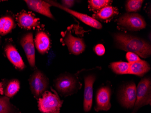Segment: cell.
<instances>
[{"mask_svg":"<svg viewBox=\"0 0 151 113\" xmlns=\"http://www.w3.org/2000/svg\"><path fill=\"white\" fill-rule=\"evenodd\" d=\"M20 82L17 79H3L0 82V94L7 97H13L19 91Z\"/></svg>","mask_w":151,"mask_h":113,"instance_id":"13","label":"cell"},{"mask_svg":"<svg viewBox=\"0 0 151 113\" xmlns=\"http://www.w3.org/2000/svg\"><path fill=\"white\" fill-rule=\"evenodd\" d=\"M61 5L65 8L70 9L74 5L75 1L73 0H63Z\"/></svg>","mask_w":151,"mask_h":113,"instance_id":"27","label":"cell"},{"mask_svg":"<svg viewBox=\"0 0 151 113\" xmlns=\"http://www.w3.org/2000/svg\"><path fill=\"white\" fill-rule=\"evenodd\" d=\"M54 86L59 94L62 96H71L80 89L81 84L76 77L71 74H63L54 81Z\"/></svg>","mask_w":151,"mask_h":113,"instance_id":"2","label":"cell"},{"mask_svg":"<svg viewBox=\"0 0 151 113\" xmlns=\"http://www.w3.org/2000/svg\"><path fill=\"white\" fill-rule=\"evenodd\" d=\"M5 51L8 60L17 68L22 70L25 68L22 58L13 45L7 44L5 47Z\"/></svg>","mask_w":151,"mask_h":113,"instance_id":"15","label":"cell"},{"mask_svg":"<svg viewBox=\"0 0 151 113\" xmlns=\"http://www.w3.org/2000/svg\"><path fill=\"white\" fill-rule=\"evenodd\" d=\"M19 26L25 29H31L39 25L38 19L27 12H22L17 17Z\"/></svg>","mask_w":151,"mask_h":113,"instance_id":"16","label":"cell"},{"mask_svg":"<svg viewBox=\"0 0 151 113\" xmlns=\"http://www.w3.org/2000/svg\"><path fill=\"white\" fill-rule=\"evenodd\" d=\"M137 87L135 83H130L124 86L120 90L119 100L123 107L126 108L134 107L136 100Z\"/></svg>","mask_w":151,"mask_h":113,"instance_id":"8","label":"cell"},{"mask_svg":"<svg viewBox=\"0 0 151 113\" xmlns=\"http://www.w3.org/2000/svg\"><path fill=\"white\" fill-rule=\"evenodd\" d=\"M111 94V91L108 86L101 87L98 90L96 97V111H107L110 109Z\"/></svg>","mask_w":151,"mask_h":113,"instance_id":"11","label":"cell"},{"mask_svg":"<svg viewBox=\"0 0 151 113\" xmlns=\"http://www.w3.org/2000/svg\"><path fill=\"white\" fill-rule=\"evenodd\" d=\"M129 74L138 76H143L145 74L149 72L151 67L149 63L145 60L141 59L138 62L129 63Z\"/></svg>","mask_w":151,"mask_h":113,"instance_id":"18","label":"cell"},{"mask_svg":"<svg viewBox=\"0 0 151 113\" xmlns=\"http://www.w3.org/2000/svg\"><path fill=\"white\" fill-rule=\"evenodd\" d=\"M126 58L129 63L138 62L141 60L139 56L135 53L132 52H128L126 54Z\"/></svg>","mask_w":151,"mask_h":113,"instance_id":"25","label":"cell"},{"mask_svg":"<svg viewBox=\"0 0 151 113\" xmlns=\"http://www.w3.org/2000/svg\"><path fill=\"white\" fill-rule=\"evenodd\" d=\"M118 24L130 31H139L146 26L145 19L137 13H128L123 15L119 19Z\"/></svg>","mask_w":151,"mask_h":113,"instance_id":"6","label":"cell"},{"mask_svg":"<svg viewBox=\"0 0 151 113\" xmlns=\"http://www.w3.org/2000/svg\"><path fill=\"white\" fill-rule=\"evenodd\" d=\"M0 113H20L10 101V98L5 96L0 97Z\"/></svg>","mask_w":151,"mask_h":113,"instance_id":"20","label":"cell"},{"mask_svg":"<svg viewBox=\"0 0 151 113\" xmlns=\"http://www.w3.org/2000/svg\"><path fill=\"white\" fill-rule=\"evenodd\" d=\"M1 1H0V2H1Z\"/></svg>","mask_w":151,"mask_h":113,"instance_id":"28","label":"cell"},{"mask_svg":"<svg viewBox=\"0 0 151 113\" xmlns=\"http://www.w3.org/2000/svg\"><path fill=\"white\" fill-rule=\"evenodd\" d=\"M63 102L55 92L47 91L38 99V108L42 113H59Z\"/></svg>","mask_w":151,"mask_h":113,"instance_id":"3","label":"cell"},{"mask_svg":"<svg viewBox=\"0 0 151 113\" xmlns=\"http://www.w3.org/2000/svg\"><path fill=\"white\" fill-rule=\"evenodd\" d=\"M24 1L30 10L39 13L52 19H54L50 11L51 6L46 1L41 0H26Z\"/></svg>","mask_w":151,"mask_h":113,"instance_id":"14","label":"cell"},{"mask_svg":"<svg viewBox=\"0 0 151 113\" xmlns=\"http://www.w3.org/2000/svg\"><path fill=\"white\" fill-rule=\"evenodd\" d=\"M15 27V22L12 17L6 16L0 18V35L9 34Z\"/></svg>","mask_w":151,"mask_h":113,"instance_id":"19","label":"cell"},{"mask_svg":"<svg viewBox=\"0 0 151 113\" xmlns=\"http://www.w3.org/2000/svg\"><path fill=\"white\" fill-rule=\"evenodd\" d=\"M151 103V81L150 78L142 79L137 88L136 100L132 113H135L139 109Z\"/></svg>","mask_w":151,"mask_h":113,"instance_id":"5","label":"cell"},{"mask_svg":"<svg viewBox=\"0 0 151 113\" xmlns=\"http://www.w3.org/2000/svg\"><path fill=\"white\" fill-rule=\"evenodd\" d=\"M112 1L109 0H91L88 1V3L89 8L91 10L97 11L108 6Z\"/></svg>","mask_w":151,"mask_h":113,"instance_id":"23","label":"cell"},{"mask_svg":"<svg viewBox=\"0 0 151 113\" xmlns=\"http://www.w3.org/2000/svg\"><path fill=\"white\" fill-rule=\"evenodd\" d=\"M114 39L116 47L119 49L135 53L142 58L151 55V45L143 39L123 33L114 34Z\"/></svg>","mask_w":151,"mask_h":113,"instance_id":"1","label":"cell"},{"mask_svg":"<svg viewBox=\"0 0 151 113\" xmlns=\"http://www.w3.org/2000/svg\"><path fill=\"white\" fill-rule=\"evenodd\" d=\"M95 51L99 56H102L105 54L106 49L103 45L99 44L96 45L95 47Z\"/></svg>","mask_w":151,"mask_h":113,"instance_id":"26","label":"cell"},{"mask_svg":"<svg viewBox=\"0 0 151 113\" xmlns=\"http://www.w3.org/2000/svg\"><path fill=\"white\" fill-rule=\"evenodd\" d=\"M142 0H129L126 2L125 8L128 12H135L141 8Z\"/></svg>","mask_w":151,"mask_h":113,"instance_id":"24","label":"cell"},{"mask_svg":"<svg viewBox=\"0 0 151 113\" xmlns=\"http://www.w3.org/2000/svg\"><path fill=\"white\" fill-rule=\"evenodd\" d=\"M35 44L38 52L41 54H44L50 48V40L46 33L40 31L35 36Z\"/></svg>","mask_w":151,"mask_h":113,"instance_id":"17","label":"cell"},{"mask_svg":"<svg viewBox=\"0 0 151 113\" xmlns=\"http://www.w3.org/2000/svg\"><path fill=\"white\" fill-rule=\"evenodd\" d=\"M96 77L94 75H89L85 77L83 108L85 112L91 109L93 101V86Z\"/></svg>","mask_w":151,"mask_h":113,"instance_id":"12","label":"cell"},{"mask_svg":"<svg viewBox=\"0 0 151 113\" xmlns=\"http://www.w3.org/2000/svg\"><path fill=\"white\" fill-rule=\"evenodd\" d=\"M46 1L50 4L51 6L56 7L67 12L68 13L70 14L72 16H74L79 19L82 22L91 27L96 28V29H101L102 28V25L101 24V23L98 22V20L86 14L81 13L68 8H65L61 4L56 1Z\"/></svg>","mask_w":151,"mask_h":113,"instance_id":"7","label":"cell"},{"mask_svg":"<svg viewBox=\"0 0 151 113\" xmlns=\"http://www.w3.org/2000/svg\"><path fill=\"white\" fill-rule=\"evenodd\" d=\"M20 44L25 52L30 67L32 68H35V51L33 34L29 32L24 35L20 40Z\"/></svg>","mask_w":151,"mask_h":113,"instance_id":"10","label":"cell"},{"mask_svg":"<svg viewBox=\"0 0 151 113\" xmlns=\"http://www.w3.org/2000/svg\"><path fill=\"white\" fill-rule=\"evenodd\" d=\"M117 9L114 7L108 6L101 9L96 14L97 17L103 20L111 18L117 13Z\"/></svg>","mask_w":151,"mask_h":113,"instance_id":"22","label":"cell"},{"mask_svg":"<svg viewBox=\"0 0 151 113\" xmlns=\"http://www.w3.org/2000/svg\"><path fill=\"white\" fill-rule=\"evenodd\" d=\"M32 94L39 99L46 91L49 86V81L46 76L40 70L36 69L31 75L29 80Z\"/></svg>","mask_w":151,"mask_h":113,"instance_id":"4","label":"cell"},{"mask_svg":"<svg viewBox=\"0 0 151 113\" xmlns=\"http://www.w3.org/2000/svg\"><path fill=\"white\" fill-rule=\"evenodd\" d=\"M62 42L67 46L69 52L74 55H79L84 51L86 48L83 40L75 37L69 31L63 35Z\"/></svg>","mask_w":151,"mask_h":113,"instance_id":"9","label":"cell"},{"mask_svg":"<svg viewBox=\"0 0 151 113\" xmlns=\"http://www.w3.org/2000/svg\"><path fill=\"white\" fill-rule=\"evenodd\" d=\"M130 64L124 62H114L111 64V68L115 73L117 74H129Z\"/></svg>","mask_w":151,"mask_h":113,"instance_id":"21","label":"cell"}]
</instances>
